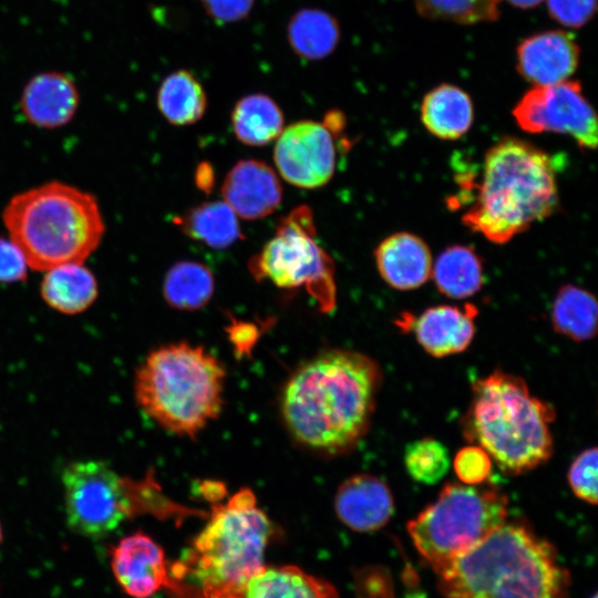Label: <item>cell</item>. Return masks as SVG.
Instances as JSON below:
<instances>
[{"label":"cell","instance_id":"5","mask_svg":"<svg viewBox=\"0 0 598 598\" xmlns=\"http://www.w3.org/2000/svg\"><path fill=\"white\" fill-rule=\"evenodd\" d=\"M272 524L249 488L215 505L208 522L171 577L196 585L203 598H244L249 581L264 568ZM177 584V582H176Z\"/></svg>","mask_w":598,"mask_h":598},{"label":"cell","instance_id":"39","mask_svg":"<svg viewBox=\"0 0 598 598\" xmlns=\"http://www.w3.org/2000/svg\"><path fill=\"white\" fill-rule=\"evenodd\" d=\"M1 539H2V533H1V527H0V542H1Z\"/></svg>","mask_w":598,"mask_h":598},{"label":"cell","instance_id":"38","mask_svg":"<svg viewBox=\"0 0 598 598\" xmlns=\"http://www.w3.org/2000/svg\"><path fill=\"white\" fill-rule=\"evenodd\" d=\"M512 4L522 9H529L539 4L543 0H508Z\"/></svg>","mask_w":598,"mask_h":598},{"label":"cell","instance_id":"4","mask_svg":"<svg viewBox=\"0 0 598 598\" xmlns=\"http://www.w3.org/2000/svg\"><path fill=\"white\" fill-rule=\"evenodd\" d=\"M2 221L29 268L37 271L84 262L105 234L96 197L60 181L12 196L3 208Z\"/></svg>","mask_w":598,"mask_h":598},{"label":"cell","instance_id":"19","mask_svg":"<svg viewBox=\"0 0 598 598\" xmlns=\"http://www.w3.org/2000/svg\"><path fill=\"white\" fill-rule=\"evenodd\" d=\"M382 279L398 290L424 285L432 274V255L419 236L401 231L383 239L374 251Z\"/></svg>","mask_w":598,"mask_h":598},{"label":"cell","instance_id":"12","mask_svg":"<svg viewBox=\"0 0 598 598\" xmlns=\"http://www.w3.org/2000/svg\"><path fill=\"white\" fill-rule=\"evenodd\" d=\"M333 134L326 124L308 120L283 127L274 147L283 179L301 188L326 185L336 169Z\"/></svg>","mask_w":598,"mask_h":598},{"label":"cell","instance_id":"21","mask_svg":"<svg viewBox=\"0 0 598 598\" xmlns=\"http://www.w3.org/2000/svg\"><path fill=\"white\" fill-rule=\"evenodd\" d=\"M473 104L466 92L451 84L430 91L421 104V120L426 130L442 140L463 136L473 123Z\"/></svg>","mask_w":598,"mask_h":598},{"label":"cell","instance_id":"6","mask_svg":"<svg viewBox=\"0 0 598 598\" xmlns=\"http://www.w3.org/2000/svg\"><path fill=\"white\" fill-rule=\"evenodd\" d=\"M464 436L507 475L538 467L553 454L554 409L533 395L523 379L494 371L473 383Z\"/></svg>","mask_w":598,"mask_h":598},{"label":"cell","instance_id":"10","mask_svg":"<svg viewBox=\"0 0 598 598\" xmlns=\"http://www.w3.org/2000/svg\"><path fill=\"white\" fill-rule=\"evenodd\" d=\"M248 268L258 281L268 279L287 289L305 287L324 311L336 305L334 265L316 240L313 215L306 205L279 220L275 235L250 258Z\"/></svg>","mask_w":598,"mask_h":598},{"label":"cell","instance_id":"29","mask_svg":"<svg viewBox=\"0 0 598 598\" xmlns=\"http://www.w3.org/2000/svg\"><path fill=\"white\" fill-rule=\"evenodd\" d=\"M339 25L334 18L319 9L298 11L288 23V42L296 54L307 60L329 55L338 44Z\"/></svg>","mask_w":598,"mask_h":598},{"label":"cell","instance_id":"35","mask_svg":"<svg viewBox=\"0 0 598 598\" xmlns=\"http://www.w3.org/2000/svg\"><path fill=\"white\" fill-rule=\"evenodd\" d=\"M29 265L20 248L8 237H0V283H18L28 277Z\"/></svg>","mask_w":598,"mask_h":598},{"label":"cell","instance_id":"15","mask_svg":"<svg viewBox=\"0 0 598 598\" xmlns=\"http://www.w3.org/2000/svg\"><path fill=\"white\" fill-rule=\"evenodd\" d=\"M221 194L237 216L252 220L264 218L278 208L282 188L277 174L266 163L243 159L227 173Z\"/></svg>","mask_w":598,"mask_h":598},{"label":"cell","instance_id":"20","mask_svg":"<svg viewBox=\"0 0 598 598\" xmlns=\"http://www.w3.org/2000/svg\"><path fill=\"white\" fill-rule=\"evenodd\" d=\"M40 295L50 308L64 315H78L96 300L99 285L83 262L64 264L44 271Z\"/></svg>","mask_w":598,"mask_h":598},{"label":"cell","instance_id":"28","mask_svg":"<svg viewBox=\"0 0 598 598\" xmlns=\"http://www.w3.org/2000/svg\"><path fill=\"white\" fill-rule=\"evenodd\" d=\"M215 281L204 264L181 260L165 275L163 295L174 309L194 311L205 307L213 297Z\"/></svg>","mask_w":598,"mask_h":598},{"label":"cell","instance_id":"31","mask_svg":"<svg viewBox=\"0 0 598 598\" xmlns=\"http://www.w3.org/2000/svg\"><path fill=\"white\" fill-rule=\"evenodd\" d=\"M501 0H415L419 12L431 19L457 23L493 21Z\"/></svg>","mask_w":598,"mask_h":598},{"label":"cell","instance_id":"23","mask_svg":"<svg viewBox=\"0 0 598 598\" xmlns=\"http://www.w3.org/2000/svg\"><path fill=\"white\" fill-rule=\"evenodd\" d=\"M283 123L281 109L262 93L241 97L231 112L237 140L250 146H262L276 140L283 130Z\"/></svg>","mask_w":598,"mask_h":598},{"label":"cell","instance_id":"34","mask_svg":"<svg viewBox=\"0 0 598 598\" xmlns=\"http://www.w3.org/2000/svg\"><path fill=\"white\" fill-rule=\"evenodd\" d=\"M547 7L553 19L560 24L579 28L592 17L596 0H547Z\"/></svg>","mask_w":598,"mask_h":598},{"label":"cell","instance_id":"37","mask_svg":"<svg viewBox=\"0 0 598 598\" xmlns=\"http://www.w3.org/2000/svg\"><path fill=\"white\" fill-rule=\"evenodd\" d=\"M203 168L205 173L203 174L200 171H198L197 174L198 185L199 187L208 188L212 186L213 175H209L210 168L208 166Z\"/></svg>","mask_w":598,"mask_h":598},{"label":"cell","instance_id":"13","mask_svg":"<svg viewBox=\"0 0 598 598\" xmlns=\"http://www.w3.org/2000/svg\"><path fill=\"white\" fill-rule=\"evenodd\" d=\"M112 571L122 589L134 598H148L164 587L176 590L163 548L136 532L111 550Z\"/></svg>","mask_w":598,"mask_h":598},{"label":"cell","instance_id":"32","mask_svg":"<svg viewBox=\"0 0 598 598\" xmlns=\"http://www.w3.org/2000/svg\"><path fill=\"white\" fill-rule=\"evenodd\" d=\"M597 448H587L574 460L567 474L573 493L592 505L597 504Z\"/></svg>","mask_w":598,"mask_h":598},{"label":"cell","instance_id":"1","mask_svg":"<svg viewBox=\"0 0 598 598\" xmlns=\"http://www.w3.org/2000/svg\"><path fill=\"white\" fill-rule=\"evenodd\" d=\"M381 382L370 357L323 351L298 367L280 400L282 420L300 444L327 454L353 448L368 432Z\"/></svg>","mask_w":598,"mask_h":598},{"label":"cell","instance_id":"24","mask_svg":"<svg viewBox=\"0 0 598 598\" xmlns=\"http://www.w3.org/2000/svg\"><path fill=\"white\" fill-rule=\"evenodd\" d=\"M237 217L226 202H207L190 208L175 224L192 239L224 249L243 238Z\"/></svg>","mask_w":598,"mask_h":598},{"label":"cell","instance_id":"25","mask_svg":"<svg viewBox=\"0 0 598 598\" xmlns=\"http://www.w3.org/2000/svg\"><path fill=\"white\" fill-rule=\"evenodd\" d=\"M483 264L475 250L455 245L446 248L432 266L431 276L441 293L452 299H464L483 286Z\"/></svg>","mask_w":598,"mask_h":598},{"label":"cell","instance_id":"9","mask_svg":"<svg viewBox=\"0 0 598 598\" xmlns=\"http://www.w3.org/2000/svg\"><path fill=\"white\" fill-rule=\"evenodd\" d=\"M66 522L86 537H102L143 512L168 514L155 486L134 484L103 461L71 463L62 474Z\"/></svg>","mask_w":598,"mask_h":598},{"label":"cell","instance_id":"26","mask_svg":"<svg viewBox=\"0 0 598 598\" xmlns=\"http://www.w3.org/2000/svg\"><path fill=\"white\" fill-rule=\"evenodd\" d=\"M159 112L173 125L198 122L207 109V96L198 79L187 70L169 73L156 94Z\"/></svg>","mask_w":598,"mask_h":598},{"label":"cell","instance_id":"3","mask_svg":"<svg viewBox=\"0 0 598 598\" xmlns=\"http://www.w3.org/2000/svg\"><path fill=\"white\" fill-rule=\"evenodd\" d=\"M475 189L462 221L496 244L513 239L558 206L554 158L515 137L502 138L486 152Z\"/></svg>","mask_w":598,"mask_h":598},{"label":"cell","instance_id":"7","mask_svg":"<svg viewBox=\"0 0 598 598\" xmlns=\"http://www.w3.org/2000/svg\"><path fill=\"white\" fill-rule=\"evenodd\" d=\"M225 377L223 363L202 346L171 343L152 351L138 368L135 398L158 425L193 437L219 415Z\"/></svg>","mask_w":598,"mask_h":598},{"label":"cell","instance_id":"2","mask_svg":"<svg viewBox=\"0 0 598 598\" xmlns=\"http://www.w3.org/2000/svg\"><path fill=\"white\" fill-rule=\"evenodd\" d=\"M555 548L518 523H504L439 574L444 598H569Z\"/></svg>","mask_w":598,"mask_h":598},{"label":"cell","instance_id":"8","mask_svg":"<svg viewBox=\"0 0 598 598\" xmlns=\"http://www.w3.org/2000/svg\"><path fill=\"white\" fill-rule=\"evenodd\" d=\"M508 501L495 486L446 484L408 525L421 556L439 575L506 522Z\"/></svg>","mask_w":598,"mask_h":598},{"label":"cell","instance_id":"30","mask_svg":"<svg viewBox=\"0 0 598 598\" xmlns=\"http://www.w3.org/2000/svg\"><path fill=\"white\" fill-rule=\"evenodd\" d=\"M404 465L414 481L432 485L445 476L451 461L448 451L443 443L424 437L406 445Z\"/></svg>","mask_w":598,"mask_h":598},{"label":"cell","instance_id":"16","mask_svg":"<svg viewBox=\"0 0 598 598\" xmlns=\"http://www.w3.org/2000/svg\"><path fill=\"white\" fill-rule=\"evenodd\" d=\"M80 91L66 73L45 71L23 86L20 109L27 121L40 128L54 130L69 124L80 105Z\"/></svg>","mask_w":598,"mask_h":598},{"label":"cell","instance_id":"22","mask_svg":"<svg viewBox=\"0 0 598 598\" xmlns=\"http://www.w3.org/2000/svg\"><path fill=\"white\" fill-rule=\"evenodd\" d=\"M244 598H338L324 579L295 566L264 568L248 584Z\"/></svg>","mask_w":598,"mask_h":598},{"label":"cell","instance_id":"36","mask_svg":"<svg viewBox=\"0 0 598 598\" xmlns=\"http://www.w3.org/2000/svg\"><path fill=\"white\" fill-rule=\"evenodd\" d=\"M207 13L216 20L229 22L244 18L254 0H200Z\"/></svg>","mask_w":598,"mask_h":598},{"label":"cell","instance_id":"11","mask_svg":"<svg viewBox=\"0 0 598 598\" xmlns=\"http://www.w3.org/2000/svg\"><path fill=\"white\" fill-rule=\"evenodd\" d=\"M518 126L528 133H560L584 148L597 145V118L577 81L535 85L513 110Z\"/></svg>","mask_w":598,"mask_h":598},{"label":"cell","instance_id":"14","mask_svg":"<svg viewBox=\"0 0 598 598\" xmlns=\"http://www.w3.org/2000/svg\"><path fill=\"white\" fill-rule=\"evenodd\" d=\"M478 309L472 303L441 305L427 308L417 318L400 319L399 327L412 330L420 346L431 355L442 358L463 352L475 334Z\"/></svg>","mask_w":598,"mask_h":598},{"label":"cell","instance_id":"27","mask_svg":"<svg viewBox=\"0 0 598 598\" xmlns=\"http://www.w3.org/2000/svg\"><path fill=\"white\" fill-rule=\"evenodd\" d=\"M550 318L558 333L578 342L589 340L597 332L596 298L582 288L566 285L554 299Z\"/></svg>","mask_w":598,"mask_h":598},{"label":"cell","instance_id":"18","mask_svg":"<svg viewBox=\"0 0 598 598\" xmlns=\"http://www.w3.org/2000/svg\"><path fill=\"white\" fill-rule=\"evenodd\" d=\"M338 518L350 529L360 533L383 527L394 512L389 486L371 474H357L346 480L334 496Z\"/></svg>","mask_w":598,"mask_h":598},{"label":"cell","instance_id":"40","mask_svg":"<svg viewBox=\"0 0 598 598\" xmlns=\"http://www.w3.org/2000/svg\"><path fill=\"white\" fill-rule=\"evenodd\" d=\"M591 598H597V595L595 594Z\"/></svg>","mask_w":598,"mask_h":598},{"label":"cell","instance_id":"17","mask_svg":"<svg viewBox=\"0 0 598 598\" xmlns=\"http://www.w3.org/2000/svg\"><path fill=\"white\" fill-rule=\"evenodd\" d=\"M579 48L574 38L561 30L545 31L525 39L517 49V69L535 85L566 81L576 70Z\"/></svg>","mask_w":598,"mask_h":598},{"label":"cell","instance_id":"33","mask_svg":"<svg viewBox=\"0 0 598 598\" xmlns=\"http://www.w3.org/2000/svg\"><path fill=\"white\" fill-rule=\"evenodd\" d=\"M453 467L461 483L480 485L491 475L492 458L481 446L467 445L456 453Z\"/></svg>","mask_w":598,"mask_h":598}]
</instances>
